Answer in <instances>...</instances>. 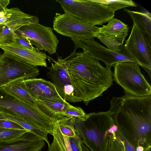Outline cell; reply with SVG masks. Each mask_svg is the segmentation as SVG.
Here are the masks:
<instances>
[{
	"mask_svg": "<svg viewBox=\"0 0 151 151\" xmlns=\"http://www.w3.org/2000/svg\"><path fill=\"white\" fill-rule=\"evenodd\" d=\"M76 50L65 59L74 89L87 105L113 85V73L111 68L104 67L89 54Z\"/></svg>",
	"mask_w": 151,
	"mask_h": 151,
	"instance_id": "6da1fadb",
	"label": "cell"
},
{
	"mask_svg": "<svg viewBox=\"0 0 151 151\" xmlns=\"http://www.w3.org/2000/svg\"><path fill=\"white\" fill-rule=\"evenodd\" d=\"M114 124L108 111L86 114L75 118L74 127L83 142L91 151H106L109 147V129Z\"/></svg>",
	"mask_w": 151,
	"mask_h": 151,
	"instance_id": "7a4b0ae2",
	"label": "cell"
},
{
	"mask_svg": "<svg viewBox=\"0 0 151 151\" xmlns=\"http://www.w3.org/2000/svg\"><path fill=\"white\" fill-rule=\"evenodd\" d=\"M0 113L19 118L47 134L52 135L57 120L50 117L38 107L0 88Z\"/></svg>",
	"mask_w": 151,
	"mask_h": 151,
	"instance_id": "3957f363",
	"label": "cell"
},
{
	"mask_svg": "<svg viewBox=\"0 0 151 151\" xmlns=\"http://www.w3.org/2000/svg\"><path fill=\"white\" fill-rule=\"evenodd\" d=\"M65 13L93 26L102 25L114 17L115 11L94 0H56Z\"/></svg>",
	"mask_w": 151,
	"mask_h": 151,
	"instance_id": "277c9868",
	"label": "cell"
},
{
	"mask_svg": "<svg viewBox=\"0 0 151 151\" xmlns=\"http://www.w3.org/2000/svg\"><path fill=\"white\" fill-rule=\"evenodd\" d=\"M139 66L132 61L114 65L113 81L122 87L125 93L138 97L151 95V86L142 74Z\"/></svg>",
	"mask_w": 151,
	"mask_h": 151,
	"instance_id": "5b68a950",
	"label": "cell"
},
{
	"mask_svg": "<svg viewBox=\"0 0 151 151\" xmlns=\"http://www.w3.org/2000/svg\"><path fill=\"white\" fill-rule=\"evenodd\" d=\"M71 38L74 44V49L76 50L79 48H81L83 52L103 62L106 67L111 68L115 64L125 61L133 62L139 65L135 59L120 48L121 50L119 51L110 49L102 45L95 41L94 39Z\"/></svg>",
	"mask_w": 151,
	"mask_h": 151,
	"instance_id": "8992f818",
	"label": "cell"
},
{
	"mask_svg": "<svg viewBox=\"0 0 151 151\" xmlns=\"http://www.w3.org/2000/svg\"><path fill=\"white\" fill-rule=\"evenodd\" d=\"M53 29L39 23L31 24L20 27L14 35L27 38L38 49L52 55L56 52L59 42Z\"/></svg>",
	"mask_w": 151,
	"mask_h": 151,
	"instance_id": "52a82bcc",
	"label": "cell"
},
{
	"mask_svg": "<svg viewBox=\"0 0 151 151\" xmlns=\"http://www.w3.org/2000/svg\"><path fill=\"white\" fill-rule=\"evenodd\" d=\"M120 48L135 59L151 78V43L134 23L125 45L121 46Z\"/></svg>",
	"mask_w": 151,
	"mask_h": 151,
	"instance_id": "ba28073f",
	"label": "cell"
},
{
	"mask_svg": "<svg viewBox=\"0 0 151 151\" xmlns=\"http://www.w3.org/2000/svg\"><path fill=\"white\" fill-rule=\"evenodd\" d=\"M53 23V29L57 32L71 38L94 39L99 34V27L80 21L65 13H56Z\"/></svg>",
	"mask_w": 151,
	"mask_h": 151,
	"instance_id": "9c48e42d",
	"label": "cell"
},
{
	"mask_svg": "<svg viewBox=\"0 0 151 151\" xmlns=\"http://www.w3.org/2000/svg\"><path fill=\"white\" fill-rule=\"evenodd\" d=\"M48 77L60 97L67 101H82L75 90L67 70L65 59L58 57L49 68Z\"/></svg>",
	"mask_w": 151,
	"mask_h": 151,
	"instance_id": "30bf717a",
	"label": "cell"
},
{
	"mask_svg": "<svg viewBox=\"0 0 151 151\" xmlns=\"http://www.w3.org/2000/svg\"><path fill=\"white\" fill-rule=\"evenodd\" d=\"M40 74L37 66L21 63L0 55V88L17 79L35 78Z\"/></svg>",
	"mask_w": 151,
	"mask_h": 151,
	"instance_id": "8fae6325",
	"label": "cell"
},
{
	"mask_svg": "<svg viewBox=\"0 0 151 151\" xmlns=\"http://www.w3.org/2000/svg\"><path fill=\"white\" fill-rule=\"evenodd\" d=\"M39 22L37 17L27 14L17 7L7 8L0 12V24L4 25L0 34V43L12 41L14 32L22 27Z\"/></svg>",
	"mask_w": 151,
	"mask_h": 151,
	"instance_id": "7c38bea8",
	"label": "cell"
},
{
	"mask_svg": "<svg viewBox=\"0 0 151 151\" xmlns=\"http://www.w3.org/2000/svg\"><path fill=\"white\" fill-rule=\"evenodd\" d=\"M0 48L8 57L18 61L36 66H47L46 55L37 48L31 50L13 41L0 43Z\"/></svg>",
	"mask_w": 151,
	"mask_h": 151,
	"instance_id": "4fadbf2b",
	"label": "cell"
},
{
	"mask_svg": "<svg viewBox=\"0 0 151 151\" xmlns=\"http://www.w3.org/2000/svg\"><path fill=\"white\" fill-rule=\"evenodd\" d=\"M107 24L99 27L96 37L109 48L116 51L121 50L128 35L129 27L121 21L114 17L109 20Z\"/></svg>",
	"mask_w": 151,
	"mask_h": 151,
	"instance_id": "5bb4252c",
	"label": "cell"
},
{
	"mask_svg": "<svg viewBox=\"0 0 151 151\" xmlns=\"http://www.w3.org/2000/svg\"><path fill=\"white\" fill-rule=\"evenodd\" d=\"M45 141L37 135L28 132L12 142L0 144V151H41Z\"/></svg>",
	"mask_w": 151,
	"mask_h": 151,
	"instance_id": "9a60e30c",
	"label": "cell"
},
{
	"mask_svg": "<svg viewBox=\"0 0 151 151\" xmlns=\"http://www.w3.org/2000/svg\"><path fill=\"white\" fill-rule=\"evenodd\" d=\"M24 82L27 90L35 99L39 98L54 100L63 99L51 82L36 78L25 79Z\"/></svg>",
	"mask_w": 151,
	"mask_h": 151,
	"instance_id": "2e32d148",
	"label": "cell"
},
{
	"mask_svg": "<svg viewBox=\"0 0 151 151\" xmlns=\"http://www.w3.org/2000/svg\"><path fill=\"white\" fill-rule=\"evenodd\" d=\"M35 100L38 109L48 116L57 120L65 117V111L72 106L63 99L54 100L39 98Z\"/></svg>",
	"mask_w": 151,
	"mask_h": 151,
	"instance_id": "e0dca14e",
	"label": "cell"
},
{
	"mask_svg": "<svg viewBox=\"0 0 151 151\" xmlns=\"http://www.w3.org/2000/svg\"><path fill=\"white\" fill-rule=\"evenodd\" d=\"M126 12L139 29L144 36L151 43V14L146 11L145 12H140L125 9Z\"/></svg>",
	"mask_w": 151,
	"mask_h": 151,
	"instance_id": "ac0fdd59",
	"label": "cell"
},
{
	"mask_svg": "<svg viewBox=\"0 0 151 151\" xmlns=\"http://www.w3.org/2000/svg\"><path fill=\"white\" fill-rule=\"evenodd\" d=\"M24 80L22 78L16 80L2 87L7 91L20 99L37 107L36 100L26 88L24 82Z\"/></svg>",
	"mask_w": 151,
	"mask_h": 151,
	"instance_id": "d6986e66",
	"label": "cell"
},
{
	"mask_svg": "<svg viewBox=\"0 0 151 151\" xmlns=\"http://www.w3.org/2000/svg\"><path fill=\"white\" fill-rule=\"evenodd\" d=\"M52 135L53 141L50 144L48 151H72L69 137L63 134L56 121Z\"/></svg>",
	"mask_w": 151,
	"mask_h": 151,
	"instance_id": "ffe728a7",
	"label": "cell"
},
{
	"mask_svg": "<svg viewBox=\"0 0 151 151\" xmlns=\"http://www.w3.org/2000/svg\"><path fill=\"white\" fill-rule=\"evenodd\" d=\"M75 119V117L65 116L56 121L63 134L69 138L74 137L78 134L74 127Z\"/></svg>",
	"mask_w": 151,
	"mask_h": 151,
	"instance_id": "44dd1931",
	"label": "cell"
},
{
	"mask_svg": "<svg viewBox=\"0 0 151 151\" xmlns=\"http://www.w3.org/2000/svg\"><path fill=\"white\" fill-rule=\"evenodd\" d=\"M4 115L5 116L6 119L15 122L24 129L28 130L40 137L46 142L48 148L49 147L50 144L47 137V134L34 127L27 122L19 118L10 115Z\"/></svg>",
	"mask_w": 151,
	"mask_h": 151,
	"instance_id": "7402d4cb",
	"label": "cell"
},
{
	"mask_svg": "<svg viewBox=\"0 0 151 151\" xmlns=\"http://www.w3.org/2000/svg\"><path fill=\"white\" fill-rule=\"evenodd\" d=\"M106 7L114 11L126 7H136L135 2L131 0H94Z\"/></svg>",
	"mask_w": 151,
	"mask_h": 151,
	"instance_id": "603a6c76",
	"label": "cell"
},
{
	"mask_svg": "<svg viewBox=\"0 0 151 151\" xmlns=\"http://www.w3.org/2000/svg\"><path fill=\"white\" fill-rule=\"evenodd\" d=\"M28 132L25 129H15L0 127V144L14 141Z\"/></svg>",
	"mask_w": 151,
	"mask_h": 151,
	"instance_id": "cb8c5ba5",
	"label": "cell"
},
{
	"mask_svg": "<svg viewBox=\"0 0 151 151\" xmlns=\"http://www.w3.org/2000/svg\"><path fill=\"white\" fill-rule=\"evenodd\" d=\"M86 114L83 109L79 107L72 106L68 108L65 111L64 116L65 117H73L81 119Z\"/></svg>",
	"mask_w": 151,
	"mask_h": 151,
	"instance_id": "d4e9b609",
	"label": "cell"
},
{
	"mask_svg": "<svg viewBox=\"0 0 151 151\" xmlns=\"http://www.w3.org/2000/svg\"><path fill=\"white\" fill-rule=\"evenodd\" d=\"M12 41L16 42L24 47L31 50H34L36 48L33 46L30 40L26 37L14 35Z\"/></svg>",
	"mask_w": 151,
	"mask_h": 151,
	"instance_id": "484cf974",
	"label": "cell"
},
{
	"mask_svg": "<svg viewBox=\"0 0 151 151\" xmlns=\"http://www.w3.org/2000/svg\"><path fill=\"white\" fill-rule=\"evenodd\" d=\"M0 127L10 129H24L17 124L6 119H0Z\"/></svg>",
	"mask_w": 151,
	"mask_h": 151,
	"instance_id": "4316f807",
	"label": "cell"
},
{
	"mask_svg": "<svg viewBox=\"0 0 151 151\" xmlns=\"http://www.w3.org/2000/svg\"><path fill=\"white\" fill-rule=\"evenodd\" d=\"M69 140L72 151H82V140L78 134L74 137L69 138Z\"/></svg>",
	"mask_w": 151,
	"mask_h": 151,
	"instance_id": "83f0119b",
	"label": "cell"
},
{
	"mask_svg": "<svg viewBox=\"0 0 151 151\" xmlns=\"http://www.w3.org/2000/svg\"><path fill=\"white\" fill-rule=\"evenodd\" d=\"M116 134L124 141L126 151H137L135 148L130 144L124 137L120 132L118 130L116 132Z\"/></svg>",
	"mask_w": 151,
	"mask_h": 151,
	"instance_id": "f1b7e54d",
	"label": "cell"
},
{
	"mask_svg": "<svg viewBox=\"0 0 151 151\" xmlns=\"http://www.w3.org/2000/svg\"><path fill=\"white\" fill-rule=\"evenodd\" d=\"M10 2V1L9 0H0V12L6 9L7 6Z\"/></svg>",
	"mask_w": 151,
	"mask_h": 151,
	"instance_id": "f546056e",
	"label": "cell"
},
{
	"mask_svg": "<svg viewBox=\"0 0 151 151\" xmlns=\"http://www.w3.org/2000/svg\"><path fill=\"white\" fill-rule=\"evenodd\" d=\"M81 147L82 150V151H91L83 143V142L81 144ZM106 151H110L109 148V147L107 150Z\"/></svg>",
	"mask_w": 151,
	"mask_h": 151,
	"instance_id": "4dcf8cb0",
	"label": "cell"
},
{
	"mask_svg": "<svg viewBox=\"0 0 151 151\" xmlns=\"http://www.w3.org/2000/svg\"><path fill=\"white\" fill-rule=\"evenodd\" d=\"M137 151H144L145 148L143 146L138 145L135 148Z\"/></svg>",
	"mask_w": 151,
	"mask_h": 151,
	"instance_id": "1f68e13d",
	"label": "cell"
},
{
	"mask_svg": "<svg viewBox=\"0 0 151 151\" xmlns=\"http://www.w3.org/2000/svg\"><path fill=\"white\" fill-rule=\"evenodd\" d=\"M4 27V25L0 24V34L2 32Z\"/></svg>",
	"mask_w": 151,
	"mask_h": 151,
	"instance_id": "d6a6232c",
	"label": "cell"
},
{
	"mask_svg": "<svg viewBox=\"0 0 151 151\" xmlns=\"http://www.w3.org/2000/svg\"><path fill=\"white\" fill-rule=\"evenodd\" d=\"M0 119H6V118L5 116L0 113Z\"/></svg>",
	"mask_w": 151,
	"mask_h": 151,
	"instance_id": "836d02e7",
	"label": "cell"
}]
</instances>
